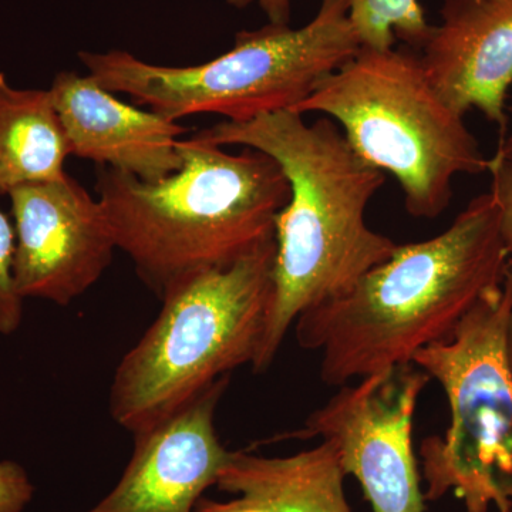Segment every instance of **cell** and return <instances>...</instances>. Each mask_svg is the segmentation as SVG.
<instances>
[{"label": "cell", "mask_w": 512, "mask_h": 512, "mask_svg": "<svg viewBox=\"0 0 512 512\" xmlns=\"http://www.w3.org/2000/svg\"><path fill=\"white\" fill-rule=\"evenodd\" d=\"M217 146L262 151L278 161L291 198L275 222L271 305L252 369L264 373L303 312L345 295L397 244L366 222L386 177L363 160L336 121L306 123L286 110L222 121L195 134Z\"/></svg>", "instance_id": "obj_1"}, {"label": "cell", "mask_w": 512, "mask_h": 512, "mask_svg": "<svg viewBox=\"0 0 512 512\" xmlns=\"http://www.w3.org/2000/svg\"><path fill=\"white\" fill-rule=\"evenodd\" d=\"M510 256L490 191L468 202L437 237L397 245L345 295L313 306L295 322L299 346L320 350L329 386L413 363L444 342L485 293L503 284Z\"/></svg>", "instance_id": "obj_2"}, {"label": "cell", "mask_w": 512, "mask_h": 512, "mask_svg": "<svg viewBox=\"0 0 512 512\" xmlns=\"http://www.w3.org/2000/svg\"><path fill=\"white\" fill-rule=\"evenodd\" d=\"M180 170L156 183L109 167L96 191L117 249L158 299L185 279L224 268L275 238L291 198L278 161L254 148L239 154L192 136L180 141Z\"/></svg>", "instance_id": "obj_3"}, {"label": "cell", "mask_w": 512, "mask_h": 512, "mask_svg": "<svg viewBox=\"0 0 512 512\" xmlns=\"http://www.w3.org/2000/svg\"><path fill=\"white\" fill-rule=\"evenodd\" d=\"M275 238L234 264L185 279L121 359L113 420L133 436L183 409L232 370L254 363L271 305Z\"/></svg>", "instance_id": "obj_4"}, {"label": "cell", "mask_w": 512, "mask_h": 512, "mask_svg": "<svg viewBox=\"0 0 512 512\" xmlns=\"http://www.w3.org/2000/svg\"><path fill=\"white\" fill-rule=\"evenodd\" d=\"M360 47L348 0H322L303 28L242 30L231 50L195 66L151 64L126 50L80 52L79 59L103 89L167 119L220 114L239 123L295 109Z\"/></svg>", "instance_id": "obj_5"}, {"label": "cell", "mask_w": 512, "mask_h": 512, "mask_svg": "<svg viewBox=\"0 0 512 512\" xmlns=\"http://www.w3.org/2000/svg\"><path fill=\"white\" fill-rule=\"evenodd\" d=\"M291 111L332 117L363 160L396 178L414 218L439 217L457 175L488 170L464 117L437 93L409 49L360 47Z\"/></svg>", "instance_id": "obj_6"}, {"label": "cell", "mask_w": 512, "mask_h": 512, "mask_svg": "<svg viewBox=\"0 0 512 512\" xmlns=\"http://www.w3.org/2000/svg\"><path fill=\"white\" fill-rule=\"evenodd\" d=\"M512 261L503 284L485 293L453 336L413 357L443 387L451 423L421 443L424 500L453 490L466 512L512 511V370L507 355Z\"/></svg>", "instance_id": "obj_7"}, {"label": "cell", "mask_w": 512, "mask_h": 512, "mask_svg": "<svg viewBox=\"0 0 512 512\" xmlns=\"http://www.w3.org/2000/svg\"><path fill=\"white\" fill-rule=\"evenodd\" d=\"M430 382L413 365L393 366L339 387L292 439L319 437L338 451L346 476L356 477L373 512H424L413 451L417 402Z\"/></svg>", "instance_id": "obj_8"}, {"label": "cell", "mask_w": 512, "mask_h": 512, "mask_svg": "<svg viewBox=\"0 0 512 512\" xmlns=\"http://www.w3.org/2000/svg\"><path fill=\"white\" fill-rule=\"evenodd\" d=\"M9 198L19 295L69 306L113 261L117 244L103 205L69 174L22 185Z\"/></svg>", "instance_id": "obj_9"}, {"label": "cell", "mask_w": 512, "mask_h": 512, "mask_svg": "<svg viewBox=\"0 0 512 512\" xmlns=\"http://www.w3.org/2000/svg\"><path fill=\"white\" fill-rule=\"evenodd\" d=\"M228 384L229 376L221 377L173 416L133 436V456L119 483L84 512H195L231 458L215 429Z\"/></svg>", "instance_id": "obj_10"}, {"label": "cell", "mask_w": 512, "mask_h": 512, "mask_svg": "<svg viewBox=\"0 0 512 512\" xmlns=\"http://www.w3.org/2000/svg\"><path fill=\"white\" fill-rule=\"evenodd\" d=\"M430 82L460 116L476 109L501 131L512 86V0H443L420 47Z\"/></svg>", "instance_id": "obj_11"}, {"label": "cell", "mask_w": 512, "mask_h": 512, "mask_svg": "<svg viewBox=\"0 0 512 512\" xmlns=\"http://www.w3.org/2000/svg\"><path fill=\"white\" fill-rule=\"evenodd\" d=\"M49 90L72 156L147 183L180 170L178 121L124 103L89 74L60 72Z\"/></svg>", "instance_id": "obj_12"}, {"label": "cell", "mask_w": 512, "mask_h": 512, "mask_svg": "<svg viewBox=\"0 0 512 512\" xmlns=\"http://www.w3.org/2000/svg\"><path fill=\"white\" fill-rule=\"evenodd\" d=\"M345 477L338 451L328 441L288 457L232 451L217 487L235 498L202 497L195 512H353L343 490Z\"/></svg>", "instance_id": "obj_13"}, {"label": "cell", "mask_w": 512, "mask_h": 512, "mask_svg": "<svg viewBox=\"0 0 512 512\" xmlns=\"http://www.w3.org/2000/svg\"><path fill=\"white\" fill-rule=\"evenodd\" d=\"M70 156L50 90L16 89L0 73V197L59 180Z\"/></svg>", "instance_id": "obj_14"}, {"label": "cell", "mask_w": 512, "mask_h": 512, "mask_svg": "<svg viewBox=\"0 0 512 512\" xmlns=\"http://www.w3.org/2000/svg\"><path fill=\"white\" fill-rule=\"evenodd\" d=\"M360 45L375 50L394 47L396 40L417 47L426 42L431 25L419 0H348Z\"/></svg>", "instance_id": "obj_15"}, {"label": "cell", "mask_w": 512, "mask_h": 512, "mask_svg": "<svg viewBox=\"0 0 512 512\" xmlns=\"http://www.w3.org/2000/svg\"><path fill=\"white\" fill-rule=\"evenodd\" d=\"M15 227L8 215L0 210V335L18 332L23 322V302L13 274L15 264Z\"/></svg>", "instance_id": "obj_16"}, {"label": "cell", "mask_w": 512, "mask_h": 512, "mask_svg": "<svg viewBox=\"0 0 512 512\" xmlns=\"http://www.w3.org/2000/svg\"><path fill=\"white\" fill-rule=\"evenodd\" d=\"M487 173L491 175L490 192L498 208L501 238L512 261V157L497 150L488 158Z\"/></svg>", "instance_id": "obj_17"}, {"label": "cell", "mask_w": 512, "mask_h": 512, "mask_svg": "<svg viewBox=\"0 0 512 512\" xmlns=\"http://www.w3.org/2000/svg\"><path fill=\"white\" fill-rule=\"evenodd\" d=\"M35 497L28 471L12 460L0 461V512H23Z\"/></svg>", "instance_id": "obj_18"}, {"label": "cell", "mask_w": 512, "mask_h": 512, "mask_svg": "<svg viewBox=\"0 0 512 512\" xmlns=\"http://www.w3.org/2000/svg\"><path fill=\"white\" fill-rule=\"evenodd\" d=\"M258 3L265 15L268 16L269 23L275 25H289L291 20V0H227L228 5L237 9H244L251 3Z\"/></svg>", "instance_id": "obj_19"}, {"label": "cell", "mask_w": 512, "mask_h": 512, "mask_svg": "<svg viewBox=\"0 0 512 512\" xmlns=\"http://www.w3.org/2000/svg\"><path fill=\"white\" fill-rule=\"evenodd\" d=\"M507 355H508V362H510V367L512 370V315H511L510 323H508Z\"/></svg>", "instance_id": "obj_20"}, {"label": "cell", "mask_w": 512, "mask_h": 512, "mask_svg": "<svg viewBox=\"0 0 512 512\" xmlns=\"http://www.w3.org/2000/svg\"><path fill=\"white\" fill-rule=\"evenodd\" d=\"M498 150H500L501 153L507 154V156L512 157V136L505 138V140L501 141Z\"/></svg>", "instance_id": "obj_21"}, {"label": "cell", "mask_w": 512, "mask_h": 512, "mask_svg": "<svg viewBox=\"0 0 512 512\" xmlns=\"http://www.w3.org/2000/svg\"><path fill=\"white\" fill-rule=\"evenodd\" d=\"M512 512V511H511Z\"/></svg>", "instance_id": "obj_22"}]
</instances>
